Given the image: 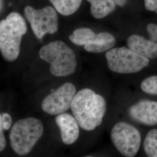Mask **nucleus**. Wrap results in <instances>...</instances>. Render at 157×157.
<instances>
[{
    "mask_svg": "<svg viewBox=\"0 0 157 157\" xmlns=\"http://www.w3.org/2000/svg\"><path fill=\"white\" fill-rule=\"evenodd\" d=\"M111 137L118 151L125 157H135L139 150L140 133L130 124L120 122L115 124L111 130Z\"/></svg>",
    "mask_w": 157,
    "mask_h": 157,
    "instance_id": "obj_7",
    "label": "nucleus"
},
{
    "mask_svg": "<svg viewBox=\"0 0 157 157\" xmlns=\"http://www.w3.org/2000/svg\"><path fill=\"white\" fill-rule=\"evenodd\" d=\"M115 44L116 39L112 34L107 32H100L95 34L84 45V48L89 52L101 53L111 50Z\"/></svg>",
    "mask_w": 157,
    "mask_h": 157,
    "instance_id": "obj_12",
    "label": "nucleus"
},
{
    "mask_svg": "<svg viewBox=\"0 0 157 157\" xmlns=\"http://www.w3.org/2000/svg\"><path fill=\"white\" fill-rule=\"evenodd\" d=\"M146 10L157 13V0H144Z\"/></svg>",
    "mask_w": 157,
    "mask_h": 157,
    "instance_id": "obj_21",
    "label": "nucleus"
},
{
    "mask_svg": "<svg viewBox=\"0 0 157 157\" xmlns=\"http://www.w3.org/2000/svg\"><path fill=\"white\" fill-rule=\"evenodd\" d=\"M56 122L61 130L64 144L70 145L78 140L80 133L79 125L74 117L69 113H63L56 117Z\"/></svg>",
    "mask_w": 157,
    "mask_h": 157,
    "instance_id": "obj_10",
    "label": "nucleus"
},
{
    "mask_svg": "<svg viewBox=\"0 0 157 157\" xmlns=\"http://www.w3.org/2000/svg\"><path fill=\"white\" fill-rule=\"evenodd\" d=\"M2 124L4 130H8L10 129L12 124V118L11 115L8 113H3L1 114Z\"/></svg>",
    "mask_w": 157,
    "mask_h": 157,
    "instance_id": "obj_19",
    "label": "nucleus"
},
{
    "mask_svg": "<svg viewBox=\"0 0 157 157\" xmlns=\"http://www.w3.org/2000/svg\"><path fill=\"white\" fill-rule=\"evenodd\" d=\"M24 13L37 39H41L47 34L56 33L58 30V17L56 10L51 6L40 9L26 6Z\"/></svg>",
    "mask_w": 157,
    "mask_h": 157,
    "instance_id": "obj_6",
    "label": "nucleus"
},
{
    "mask_svg": "<svg viewBox=\"0 0 157 157\" xmlns=\"http://www.w3.org/2000/svg\"><path fill=\"white\" fill-rule=\"evenodd\" d=\"M4 8V0H0V13L3 10Z\"/></svg>",
    "mask_w": 157,
    "mask_h": 157,
    "instance_id": "obj_23",
    "label": "nucleus"
},
{
    "mask_svg": "<svg viewBox=\"0 0 157 157\" xmlns=\"http://www.w3.org/2000/svg\"><path fill=\"white\" fill-rule=\"evenodd\" d=\"M129 115L136 121L148 126L157 124V102L141 100L129 108Z\"/></svg>",
    "mask_w": 157,
    "mask_h": 157,
    "instance_id": "obj_9",
    "label": "nucleus"
},
{
    "mask_svg": "<svg viewBox=\"0 0 157 157\" xmlns=\"http://www.w3.org/2000/svg\"><path fill=\"white\" fill-rule=\"evenodd\" d=\"M95 35V33L91 29L82 28L76 29L69 36V39L75 45L84 46Z\"/></svg>",
    "mask_w": 157,
    "mask_h": 157,
    "instance_id": "obj_15",
    "label": "nucleus"
},
{
    "mask_svg": "<svg viewBox=\"0 0 157 157\" xmlns=\"http://www.w3.org/2000/svg\"><path fill=\"white\" fill-rule=\"evenodd\" d=\"M141 88L144 93L157 95V75L145 78L141 84Z\"/></svg>",
    "mask_w": 157,
    "mask_h": 157,
    "instance_id": "obj_17",
    "label": "nucleus"
},
{
    "mask_svg": "<svg viewBox=\"0 0 157 157\" xmlns=\"http://www.w3.org/2000/svg\"><path fill=\"white\" fill-rule=\"evenodd\" d=\"M116 4L119 6H124L126 5L127 0H114Z\"/></svg>",
    "mask_w": 157,
    "mask_h": 157,
    "instance_id": "obj_22",
    "label": "nucleus"
},
{
    "mask_svg": "<svg viewBox=\"0 0 157 157\" xmlns=\"http://www.w3.org/2000/svg\"><path fill=\"white\" fill-rule=\"evenodd\" d=\"M147 30L150 36V40L157 44V25L152 23H149Z\"/></svg>",
    "mask_w": 157,
    "mask_h": 157,
    "instance_id": "obj_18",
    "label": "nucleus"
},
{
    "mask_svg": "<svg viewBox=\"0 0 157 157\" xmlns=\"http://www.w3.org/2000/svg\"></svg>",
    "mask_w": 157,
    "mask_h": 157,
    "instance_id": "obj_25",
    "label": "nucleus"
},
{
    "mask_svg": "<svg viewBox=\"0 0 157 157\" xmlns=\"http://www.w3.org/2000/svg\"><path fill=\"white\" fill-rule=\"evenodd\" d=\"M27 25L22 16L12 12L0 21V52L8 61L16 60L20 53L23 36Z\"/></svg>",
    "mask_w": 157,
    "mask_h": 157,
    "instance_id": "obj_2",
    "label": "nucleus"
},
{
    "mask_svg": "<svg viewBox=\"0 0 157 157\" xmlns=\"http://www.w3.org/2000/svg\"><path fill=\"white\" fill-rule=\"evenodd\" d=\"M90 4L91 13L96 19L107 17L115 10L117 6L114 0H93Z\"/></svg>",
    "mask_w": 157,
    "mask_h": 157,
    "instance_id": "obj_13",
    "label": "nucleus"
},
{
    "mask_svg": "<svg viewBox=\"0 0 157 157\" xmlns=\"http://www.w3.org/2000/svg\"><path fill=\"white\" fill-rule=\"evenodd\" d=\"M44 126L42 122L34 118L18 121L12 126L10 139L13 150L19 155L29 154L43 136Z\"/></svg>",
    "mask_w": 157,
    "mask_h": 157,
    "instance_id": "obj_4",
    "label": "nucleus"
},
{
    "mask_svg": "<svg viewBox=\"0 0 157 157\" xmlns=\"http://www.w3.org/2000/svg\"><path fill=\"white\" fill-rule=\"evenodd\" d=\"M39 56L41 59L50 64V72L56 76H68L73 74L76 70V55L62 41H52L41 47Z\"/></svg>",
    "mask_w": 157,
    "mask_h": 157,
    "instance_id": "obj_3",
    "label": "nucleus"
},
{
    "mask_svg": "<svg viewBox=\"0 0 157 157\" xmlns=\"http://www.w3.org/2000/svg\"><path fill=\"white\" fill-rule=\"evenodd\" d=\"M4 129L2 124V117L0 113V152L2 151L6 147V140L4 134Z\"/></svg>",
    "mask_w": 157,
    "mask_h": 157,
    "instance_id": "obj_20",
    "label": "nucleus"
},
{
    "mask_svg": "<svg viewBox=\"0 0 157 157\" xmlns=\"http://www.w3.org/2000/svg\"><path fill=\"white\" fill-rule=\"evenodd\" d=\"M143 146L148 157H157V129H152L148 132Z\"/></svg>",
    "mask_w": 157,
    "mask_h": 157,
    "instance_id": "obj_16",
    "label": "nucleus"
},
{
    "mask_svg": "<svg viewBox=\"0 0 157 157\" xmlns=\"http://www.w3.org/2000/svg\"><path fill=\"white\" fill-rule=\"evenodd\" d=\"M86 1H88L89 2H90H90H91L93 0H86Z\"/></svg>",
    "mask_w": 157,
    "mask_h": 157,
    "instance_id": "obj_24",
    "label": "nucleus"
},
{
    "mask_svg": "<svg viewBox=\"0 0 157 157\" xmlns=\"http://www.w3.org/2000/svg\"><path fill=\"white\" fill-rule=\"evenodd\" d=\"M54 9L63 16H69L78 10L82 0H49Z\"/></svg>",
    "mask_w": 157,
    "mask_h": 157,
    "instance_id": "obj_14",
    "label": "nucleus"
},
{
    "mask_svg": "<svg viewBox=\"0 0 157 157\" xmlns=\"http://www.w3.org/2000/svg\"><path fill=\"white\" fill-rule=\"evenodd\" d=\"M105 57L109 69L113 72L122 74L140 72L150 62L149 59L125 47L113 48L106 52Z\"/></svg>",
    "mask_w": 157,
    "mask_h": 157,
    "instance_id": "obj_5",
    "label": "nucleus"
},
{
    "mask_svg": "<svg viewBox=\"0 0 157 157\" xmlns=\"http://www.w3.org/2000/svg\"><path fill=\"white\" fill-rule=\"evenodd\" d=\"M128 47L136 54L149 59L157 58V44L150 40H147L137 34L129 36L127 40Z\"/></svg>",
    "mask_w": 157,
    "mask_h": 157,
    "instance_id": "obj_11",
    "label": "nucleus"
},
{
    "mask_svg": "<svg viewBox=\"0 0 157 157\" xmlns=\"http://www.w3.org/2000/svg\"><path fill=\"white\" fill-rule=\"evenodd\" d=\"M71 109L79 126L91 131L102 123L107 104L102 96L90 89H83L76 93Z\"/></svg>",
    "mask_w": 157,
    "mask_h": 157,
    "instance_id": "obj_1",
    "label": "nucleus"
},
{
    "mask_svg": "<svg viewBox=\"0 0 157 157\" xmlns=\"http://www.w3.org/2000/svg\"><path fill=\"white\" fill-rule=\"evenodd\" d=\"M76 94L75 85L65 83L45 97L41 103V108L50 115L61 114L71 108Z\"/></svg>",
    "mask_w": 157,
    "mask_h": 157,
    "instance_id": "obj_8",
    "label": "nucleus"
}]
</instances>
